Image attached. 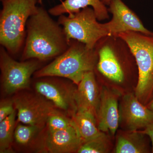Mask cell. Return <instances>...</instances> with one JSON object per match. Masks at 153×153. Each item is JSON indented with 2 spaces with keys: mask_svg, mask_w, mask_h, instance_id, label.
Returning a JSON list of instances; mask_svg holds the SVG:
<instances>
[{
  "mask_svg": "<svg viewBox=\"0 0 153 153\" xmlns=\"http://www.w3.org/2000/svg\"><path fill=\"white\" fill-rule=\"evenodd\" d=\"M38 1H39V2L41 3V2H42V0H38Z\"/></svg>",
  "mask_w": 153,
  "mask_h": 153,
  "instance_id": "cell-26",
  "label": "cell"
},
{
  "mask_svg": "<svg viewBox=\"0 0 153 153\" xmlns=\"http://www.w3.org/2000/svg\"><path fill=\"white\" fill-rule=\"evenodd\" d=\"M149 137L141 131H120L117 135L114 152L148 153L152 152Z\"/></svg>",
  "mask_w": 153,
  "mask_h": 153,
  "instance_id": "cell-15",
  "label": "cell"
},
{
  "mask_svg": "<svg viewBox=\"0 0 153 153\" xmlns=\"http://www.w3.org/2000/svg\"><path fill=\"white\" fill-rule=\"evenodd\" d=\"M120 125L125 130L145 129L153 123V112L139 100L134 93L126 94L119 103Z\"/></svg>",
  "mask_w": 153,
  "mask_h": 153,
  "instance_id": "cell-10",
  "label": "cell"
},
{
  "mask_svg": "<svg viewBox=\"0 0 153 153\" xmlns=\"http://www.w3.org/2000/svg\"><path fill=\"white\" fill-rule=\"evenodd\" d=\"M82 140L76 127L64 130H49L43 140V148L51 153L77 152Z\"/></svg>",
  "mask_w": 153,
  "mask_h": 153,
  "instance_id": "cell-13",
  "label": "cell"
},
{
  "mask_svg": "<svg viewBox=\"0 0 153 153\" xmlns=\"http://www.w3.org/2000/svg\"><path fill=\"white\" fill-rule=\"evenodd\" d=\"M97 61L95 49L72 40L65 52L48 65L35 72L36 77L60 76L77 85L85 73L94 71Z\"/></svg>",
  "mask_w": 153,
  "mask_h": 153,
  "instance_id": "cell-3",
  "label": "cell"
},
{
  "mask_svg": "<svg viewBox=\"0 0 153 153\" xmlns=\"http://www.w3.org/2000/svg\"><path fill=\"white\" fill-rule=\"evenodd\" d=\"M71 118L83 143L94 139L103 133L99 129L96 117L93 113L77 110Z\"/></svg>",
  "mask_w": 153,
  "mask_h": 153,
  "instance_id": "cell-17",
  "label": "cell"
},
{
  "mask_svg": "<svg viewBox=\"0 0 153 153\" xmlns=\"http://www.w3.org/2000/svg\"><path fill=\"white\" fill-rule=\"evenodd\" d=\"M15 109L13 100H1L0 103V122L12 114Z\"/></svg>",
  "mask_w": 153,
  "mask_h": 153,
  "instance_id": "cell-22",
  "label": "cell"
},
{
  "mask_svg": "<svg viewBox=\"0 0 153 153\" xmlns=\"http://www.w3.org/2000/svg\"><path fill=\"white\" fill-rule=\"evenodd\" d=\"M59 25L45 10L38 7L27 23L23 59L47 60L65 52L69 44Z\"/></svg>",
  "mask_w": 153,
  "mask_h": 153,
  "instance_id": "cell-1",
  "label": "cell"
},
{
  "mask_svg": "<svg viewBox=\"0 0 153 153\" xmlns=\"http://www.w3.org/2000/svg\"><path fill=\"white\" fill-rule=\"evenodd\" d=\"M141 131L149 137L152 143V152L153 153V123L148 126Z\"/></svg>",
  "mask_w": 153,
  "mask_h": 153,
  "instance_id": "cell-23",
  "label": "cell"
},
{
  "mask_svg": "<svg viewBox=\"0 0 153 153\" xmlns=\"http://www.w3.org/2000/svg\"><path fill=\"white\" fill-rule=\"evenodd\" d=\"M97 61L94 70L108 81L121 84L128 79L138 80V70L127 43L117 36L101 38L94 47Z\"/></svg>",
  "mask_w": 153,
  "mask_h": 153,
  "instance_id": "cell-2",
  "label": "cell"
},
{
  "mask_svg": "<svg viewBox=\"0 0 153 153\" xmlns=\"http://www.w3.org/2000/svg\"><path fill=\"white\" fill-rule=\"evenodd\" d=\"M37 93L53 103L58 110L71 117L77 111L74 85L49 80H40L35 84Z\"/></svg>",
  "mask_w": 153,
  "mask_h": 153,
  "instance_id": "cell-9",
  "label": "cell"
},
{
  "mask_svg": "<svg viewBox=\"0 0 153 153\" xmlns=\"http://www.w3.org/2000/svg\"><path fill=\"white\" fill-rule=\"evenodd\" d=\"M98 21L93 9L88 7L68 16H60L58 24L63 26L68 44L76 40L93 49L101 38L109 36L105 23Z\"/></svg>",
  "mask_w": 153,
  "mask_h": 153,
  "instance_id": "cell-6",
  "label": "cell"
},
{
  "mask_svg": "<svg viewBox=\"0 0 153 153\" xmlns=\"http://www.w3.org/2000/svg\"><path fill=\"white\" fill-rule=\"evenodd\" d=\"M77 85L75 93L77 110L88 111L93 113L96 117L100 90L94 71L85 73Z\"/></svg>",
  "mask_w": 153,
  "mask_h": 153,
  "instance_id": "cell-14",
  "label": "cell"
},
{
  "mask_svg": "<svg viewBox=\"0 0 153 153\" xmlns=\"http://www.w3.org/2000/svg\"><path fill=\"white\" fill-rule=\"evenodd\" d=\"M117 36L127 43L133 54L138 70V78L134 94L146 105L153 94V34L126 32Z\"/></svg>",
  "mask_w": 153,
  "mask_h": 153,
  "instance_id": "cell-5",
  "label": "cell"
},
{
  "mask_svg": "<svg viewBox=\"0 0 153 153\" xmlns=\"http://www.w3.org/2000/svg\"><path fill=\"white\" fill-rule=\"evenodd\" d=\"M13 100L18 122L41 128L47 125L49 116L58 110L52 102L39 94H22L15 97Z\"/></svg>",
  "mask_w": 153,
  "mask_h": 153,
  "instance_id": "cell-8",
  "label": "cell"
},
{
  "mask_svg": "<svg viewBox=\"0 0 153 153\" xmlns=\"http://www.w3.org/2000/svg\"><path fill=\"white\" fill-rule=\"evenodd\" d=\"M146 105L148 108H149L153 112V94L152 99L149 102V103Z\"/></svg>",
  "mask_w": 153,
  "mask_h": 153,
  "instance_id": "cell-24",
  "label": "cell"
},
{
  "mask_svg": "<svg viewBox=\"0 0 153 153\" xmlns=\"http://www.w3.org/2000/svg\"><path fill=\"white\" fill-rule=\"evenodd\" d=\"M88 7L93 9L99 21L109 19L108 9L100 0H65L50 9L49 13L54 16L66 13L72 15Z\"/></svg>",
  "mask_w": 153,
  "mask_h": 153,
  "instance_id": "cell-16",
  "label": "cell"
},
{
  "mask_svg": "<svg viewBox=\"0 0 153 153\" xmlns=\"http://www.w3.org/2000/svg\"><path fill=\"white\" fill-rule=\"evenodd\" d=\"M108 12L112 15L109 22L105 23L109 36H117L126 32H140L151 35L153 32L145 27L139 17L122 0H111Z\"/></svg>",
  "mask_w": 153,
  "mask_h": 153,
  "instance_id": "cell-11",
  "label": "cell"
},
{
  "mask_svg": "<svg viewBox=\"0 0 153 153\" xmlns=\"http://www.w3.org/2000/svg\"><path fill=\"white\" fill-rule=\"evenodd\" d=\"M119 93L104 86L100 90V99L96 114L99 129L114 136L120 125Z\"/></svg>",
  "mask_w": 153,
  "mask_h": 153,
  "instance_id": "cell-12",
  "label": "cell"
},
{
  "mask_svg": "<svg viewBox=\"0 0 153 153\" xmlns=\"http://www.w3.org/2000/svg\"><path fill=\"white\" fill-rule=\"evenodd\" d=\"M17 111L0 122V153L13 152L12 143L16 128Z\"/></svg>",
  "mask_w": 153,
  "mask_h": 153,
  "instance_id": "cell-18",
  "label": "cell"
},
{
  "mask_svg": "<svg viewBox=\"0 0 153 153\" xmlns=\"http://www.w3.org/2000/svg\"><path fill=\"white\" fill-rule=\"evenodd\" d=\"M102 3L105 5V6L108 5L109 6L110 3L111 2V0H100Z\"/></svg>",
  "mask_w": 153,
  "mask_h": 153,
  "instance_id": "cell-25",
  "label": "cell"
},
{
  "mask_svg": "<svg viewBox=\"0 0 153 153\" xmlns=\"http://www.w3.org/2000/svg\"><path fill=\"white\" fill-rule=\"evenodd\" d=\"M43 129L36 126L18 124L15 128L14 139L20 146H28L33 143Z\"/></svg>",
  "mask_w": 153,
  "mask_h": 153,
  "instance_id": "cell-19",
  "label": "cell"
},
{
  "mask_svg": "<svg viewBox=\"0 0 153 153\" xmlns=\"http://www.w3.org/2000/svg\"><path fill=\"white\" fill-rule=\"evenodd\" d=\"M111 149V142L109 136L103 132L95 138L83 143L78 153H106Z\"/></svg>",
  "mask_w": 153,
  "mask_h": 153,
  "instance_id": "cell-20",
  "label": "cell"
},
{
  "mask_svg": "<svg viewBox=\"0 0 153 153\" xmlns=\"http://www.w3.org/2000/svg\"><path fill=\"white\" fill-rule=\"evenodd\" d=\"M47 125L49 130H64L75 126L71 117L58 110L52 113L48 117Z\"/></svg>",
  "mask_w": 153,
  "mask_h": 153,
  "instance_id": "cell-21",
  "label": "cell"
},
{
  "mask_svg": "<svg viewBox=\"0 0 153 153\" xmlns=\"http://www.w3.org/2000/svg\"><path fill=\"white\" fill-rule=\"evenodd\" d=\"M37 1L2 0L0 43L11 53H16L22 46L28 20L38 8Z\"/></svg>",
  "mask_w": 153,
  "mask_h": 153,
  "instance_id": "cell-4",
  "label": "cell"
},
{
  "mask_svg": "<svg viewBox=\"0 0 153 153\" xmlns=\"http://www.w3.org/2000/svg\"><path fill=\"white\" fill-rule=\"evenodd\" d=\"M1 1H2V0H1Z\"/></svg>",
  "mask_w": 153,
  "mask_h": 153,
  "instance_id": "cell-27",
  "label": "cell"
},
{
  "mask_svg": "<svg viewBox=\"0 0 153 153\" xmlns=\"http://www.w3.org/2000/svg\"><path fill=\"white\" fill-rule=\"evenodd\" d=\"M0 55L3 86L6 93L12 94L29 87L31 76L39 68L38 61L18 62L3 48Z\"/></svg>",
  "mask_w": 153,
  "mask_h": 153,
  "instance_id": "cell-7",
  "label": "cell"
}]
</instances>
